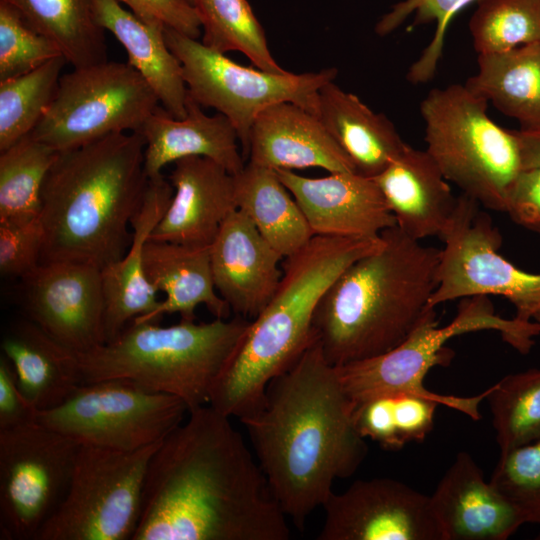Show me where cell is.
<instances>
[{
	"instance_id": "obj_1",
	"label": "cell",
	"mask_w": 540,
	"mask_h": 540,
	"mask_svg": "<svg viewBox=\"0 0 540 540\" xmlns=\"http://www.w3.org/2000/svg\"><path fill=\"white\" fill-rule=\"evenodd\" d=\"M153 453L132 540H288L287 516L229 416L188 412Z\"/></svg>"
},
{
	"instance_id": "obj_2",
	"label": "cell",
	"mask_w": 540,
	"mask_h": 540,
	"mask_svg": "<svg viewBox=\"0 0 540 540\" xmlns=\"http://www.w3.org/2000/svg\"><path fill=\"white\" fill-rule=\"evenodd\" d=\"M355 404L317 338L240 418L269 487L298 529L367 455Z\"/></svg>"
},
{
	"instance_id": "obj_3",
	"label": "cell",
	"mask_w": 540,
	"mask_h": 540,
	"mask_svg": "<svg viewBox=\"0 0 540 540\" xmlns=\"http://www.w3.org/2000/svg\"><path fill=\"white\" fill-rule=\"evenodd\" d=\"M144 149L141 133L121 132L59 152L42 189L40 264L102 270L124 256L149 179Z\"/></svg>"
},
{
	"instance_id": "obj_4",
	"label": "cell",
	"mask_w": 540,
	"mask_h": 540,
	"mask_svg": "<svg viewBox=\"0 0 540 540\" xmlns=\"http://www.w3.org/2000/svg\"><path fill=\"white\" fill-rule=\"evenodd\" d=\"M383 245L348 266L321 298L313 331L333 366L384 354L402 343L429 311L440 249L399 227Z\"/></svg>"
},
{
	"instance_id": "obj_5",
	"label": "cell",
	"mask_w": 540,
	"mask_h": 540,
	"mask_svg": "<svg viewBox=\"0 0 540 540\" xmlns=\"http://www.w3.org/2000/svg\"><path fill=\"white\" fill-rule=\"evenodd\" d=\"M383 245L376 238L314 236L285 258L273 297L251 320L209 400L221 413L239 419L261 401L269 381L289 368L316 336V308L337 277L353 262Z\"/></svg>"
},
{
	"instance_id": "obj_6",
	"label": "cell",
	"mask_w": 540,
	"mask_h": 540,
	"mask_svg": "<svg viewBox=\"0 0 540 540\" xmlns=\"http://www.w3.org/2000/svg\"><path fill=\"white\" fill-rule=\"evenodd\" d=\"M250 322L239 315L200 323L181 320L170 326L133 320L115 340L76 353L82 383L129 380L181 399L189 412L209 404Z\"/></svg>"
},
{
	"instance_id": "obj_7",
	"label": "cell",
	"mask_w": 540,
	"mask_h": 540,
	"mask_svg": "<svg viewBox=\"0 0 540 540\" xmlns=\"http://www.w3.org/2000/svg\"><path fill=\"white\" fill-rule=\"evenodd\" d=\"M483 330L499 332L502 339L521 354H528L535 343L534 337L540 335L536 321L503 318L496 314L489 296L477 295L463 298L447 325L439 326L435 309H432L411 334L390 351L335 367L355 406L377 396L413 394L479 420V406L489 388L472 397L444 395L428 390L424 378L434 366H445L451 360L453 353L445 347L450 339Z\"/></svg>"
},
{
	"instance_id": "obj_8",
	"label": "cell",
	"mask_w": 540,
	"mask_h": 540,
	"mask_svg": "<svg viewBox=\"0 0 540 540\" xmlns=\"http://www.w3.org/2000/svg\"><path fill=\"white\" fill-rule=\"evenodd\" d=\"M487 106L464 84L430 90L420 103L426 151L463 194L505 212L509 189L522 170L521 153L514 130L495 123Z\"/></svg>"
},
{
	"instance_id": "obj_9",
	"label": "cell",
	"mask_w": 540,
	"mask_h": 540,
	"mask_svg": "<svg viewBox=\"0 0 540 540\" xmlns=\"http://www.w3.org/2000/svg\"><path fill=\"white\" fill-rule=\"evenodd\" d=\"M168 47L183 70L188 95L202 107L226 116L236 130L242 155L248 156L250 132L257 115L280 102L295 103L317 116L319 90L338 70L273 73L235 63L197 39L164 28Z\"/></svg>"
},
{
	"instance_id": "obj_10",
	"label": "cell",
	"mask_w": 540,
	"mask_h": 540,
	"mask_svg": "<svg viewBox=\"0 0 540 540\" xmlns=\"http://www.w3.org/2000/svg\"><path fill=\"white\" fill-rule=\"evenodd\" d=\"M159 444L135 451L80 445L68 492L37 540H132Z\"/></svg>"
},
{
	"instance_id": "obj_11",
	"label": "cell",
	"mask_w": 540,
	"mask_h": 540,
	"mask_svg": "<svg viewBox=\"0 0 540 540\" xmlns=\"http://www.w3.org/2000/svg\"><path fill=\"white\" fill-rule=\"evenodd\" d=\"M157 106V96L132 66L107 60L62 75L29 135L63 152L110 134L138 132Z\"/></svg>"
},
{
	"instance_id": "obj_12",
	"label": "cell",
	"mask_w": 540,
	"mask_h": 540,
	"mask_svg": "<svg viewBox=\"0 0 540 540\" xmlns=\"http://www.w3.org/2000/svg\"><path fill=\"white\" fill-rule=\"evenodd\" d=\"M186 413L175 396L105 379L80 384L59 406L38 411L36 421L80 445L135 451L161 442Z\"/></svg>"
},
{
	"instance_id": "obj_13",
	"label": "cell",
	"mask_w": 540,
	"mask_h": 540,
	"mask_svg": "<svg viewBox=\"0 0 540 540\" xmlns=\"http://www.w3.org/2000/svg\"><path fill=\"white\" fill-rule=\"evenodd\" d=\"M80 444L39 422L0 430V539L37 540L62 504Z\"/></svg>"
},
{
	"instance_id": "obj_14",
	"label": "cell",
	"mask_w": 540,
	"mask_h": 540,
	"mask_svg": "<svg viewBox=\"0 0 540 540\" xmlns=\"http://www.w3.org/2000/svg\"><path fill=\"white\" fill-rule=\"evenodd\" d=\"M482 206L466 194L457 197L453 216L439 238L438 285L430 307L477 295H497L515 307V318L533 321L540 313V273L517 268L498 250L502 236Z\"/></svg>"
},
{
	"instance_id": "obj_15",
	"label": "cell",
	"mask_w": 540,
	"mask_h": 540,
	"mask_svg": "<svg viewBox=\"0 0 540 540\" xmlns=\"http://www.w3.org/2000/svg\"><path fill=\"white\" fill-rule=\"evenodd\" d=\"M322 508L318 540H442L430 496L394 479L355 481Z\"/></svg>"
},
{
	"instance_id": "obj_16",
	"label": "cell",
	"mask_w": 540,
	"mask_h": 540,
	"mask_svg": "<svg viewBox=\"0 0 540 540\" xmlns=\"http://www.w3.org/2000/svg\"><path fill=\"white\" fill-rule=\"evenodd\" d=\"M27 319L75 353L106 343L101 270L77 262L40 264L21 279Z\"/></svg>"
},
{
	"instance_id": "obj_17",
	"label": "cell",
	"mask_w": 540,
	"mask_h": 540,
	"mask_svg": "<svg viewBox=\"0 0 540 540\" xmlns=\"http://www.w3.org/2000/svg\"><path fill=\"white\" fill-rule=\"evenodd\" d=\"M301 208L314 236L376 238L396 220L373 178L335 172L310 178L275 170Z\"/></svg>"
},
{
	"instance_id": "obj_18",
	"label": "cell",
	"mask_w": 540,
	"mask_h": 540,
	"mask_svg": "<svg viewBox=\"0 0 540 540\" xmlns=\"http://www.w3.org/2000/svg\"><path fill=\"white\" fill-rule=\"evenodd\" d=\"M284 259L240 210L223 222L210 246L215 288L230 310L253 320L277 290Z\"/></svg>"
},
{
	"instance_id": "obj_19",
	"label": "cell",
	"mask_w": 540,
	"mask_h": 540,
	"mask_svg": "<svg viewBox=\"0 0 540 540\" xmlns=\"http://www.w3.org/2000/svg\"><path fill=\"white\" fill-rule=\"evenodd\" d=\"M168 180L173 196L149 239L210 247L237 209L234 175L212 159L190 156L174 162Z\"/></svg>"
},
{
	"instance_id": "obj_20",
	"label": "cell",
	"mask_w": 540,
	"mask_h": 540,
	"mask_svg": "<svg viewBox=\"0 0 540 540\" xmlns=\"http://www.w3.org/2000/svg\"><path fill=\"white\" fill-rule=\"evenodd\" d=\"M442 540H506L525 516L491 483L466 452L457 454L430 496Z\"/></svg>"
},
{
	"instance_id": "obj_21",
	"label": "cell",
	"mask_w": 540,
	"mask_h": 540,
	"mask_svg": "<svg viewBox=\"0 0 540 540\" xmlns=\"http://www.w3.org/2000/svg\"><path fill=\"white\" fill-rule=\"evenodd\" d=\"M248 157L249 162L274 170L318 167L329 173L355 172L318 116L291 102L273 104L257 115Z\"/></svg>"
},
{
	"instance_id": "obj_22",
	"label": "cell",
	"mask_w": 540,
	"mask_h": 540,
	"mask_svg": "<svg viewBox=\"0 0 540 540\" xmlns=\"http://www.w3.org/2000/svg\"><path fill=\"white\" fill-rule=\"evenodd\" d=\"M174 189L163 174L148 179L142 203L131 220L132 240L124 256L101 270L105 298L106 343L135 318L159 304L158 291L144 271V247L165 214Z\"/></svg>"
},
{
	"instance_id": "obj_23",
	"label": "cell",
	"mask_w": 540,
	"mask_h": 540,
	"mask_svg": "<svg viewBox=\"0 0 540 540\" xmlns=\"http://www.w3.org/2000/svg\"><path fill=\"white\" fill-rule=\"evenodd\" d=\"M373 179L397 227L419 241L441 237L453 216L457 197L426 150L406 144Z\"/></svg>"
},
{
	"instance_id": "obj_24",
	"label": "cell",
	"mask_w": 540,
	"mask_h": 540,
	"mask_svg": "<svg viewBox=\"0 0 540 540\" xmlns=\"http://www.w3.org/2000/svg\"><path fill=\"white\" fill-rule=\"evenodd\" d=\"M138 132L145 141L144 170L148 178L161 174L167 164L190 156L212 159L233 175L245 166L229 119L221 113L206 115L189 95L183 118H175L157 106Z\"/></svg>"
},
{
	"instance_id": "obj_25",
	"label": "cell",
	"mask_w": 540,
	"mask_h": 540,
	"mask_svg": "<svg viewBox=\"0 0 540 540\" xmlns=\"http://www.w3.org/2000/svg\"><path fill=\"white\" fill-rule=\"evenodd\" d=\"M148 281L166 298L150 313L134 321H158L177 313L181 320H195V309L204 305L215 317L227 319L230 307L218 294L213 280L210 247H191L149 239L144 247Z\"/></svg>"
},
{
	"instance_id": "obj_26",
	"label": "cell",
	"mask_w": 540,
	"mask_h": 540,
	"mask_svg": "<svg viewBox=\"0 0 540 540\" xmlns=\"http://www.w3.org/2000/svg\"><path fill=\"white\" fill-rule=\"evenodd\" d=\"M94 20L111 32L128 54V64L147 82L173 117L186 115L188 97L180 61L167 45L164 25L147 24L118 0H92Z\"/></svg>"
},
{
	"instance_id": "obj_27",
	"label": "cell",
	"mask_w": 540,
	"mask_h": 540,
	"mask_svg": "<svg viewBox=\"0 0 540 540\" xmlns=\"http://www.w3.org/2000/svg\"><path fill=\"white\" fill-rule=\"evenodd\" d=\"M1 349L21 392L38 411L59 406L82 384L76 353L27 318L10 325Z\"/></svg>"
},
{
	"instance_id": "obj_28",
	"label": "cell",
	"mask_w": 540,
	"mask_h": 540,
	"mask_svg": "<svg viewBox=\"0 0 540 540\" xmlns=\"http://www.w3.org/2000/svg\"><path fill=\"white\" fill-rule=\"evenodd\" d=\"M318 118L352 162L369 178L380 174L406 144L393 123L331 81L318 94Z\"/></svg>"
},
{
	"instance_id": "obj_29",
	"label": "cell",
	"mask_w": 540,
	"mask_h": 540,
	"mask_svg": "<svg viewBox=\"0 0 540 540\" xmlns=\"http://www.w3.org/2000/svg\"><path fill=\"white\" fill-rule=\"evenodd\" d=\"M234 179L237 209L284 259L314 237L301 208L274 169L248 162Z\"/></svg>"
},
{
	"instance_id": "obj_30",
	"label": "cell",
	"mask_w": 540,
	"mask_h": 540,
	"mask_svg": "<svg viewBox=\"0 0 540 540\" xmlns=\"http://www.w3.org/2000/svg\"><path fill=\"white\" fill-rule=\"evenodd\" d=\"M478 70L464 84L517 120L521 129L540 127V43L478 54Z\"/></svg>"
},
{
	"instance_id": "obj_31",
	"label": "cell",
	"mask_w": 540,
	"mask_h": 540,
	"mask_svg": "<svg viewBox=\"0 0 540 540\" xmlns=\"http://www.w3.org/2000/svg\"><path fill=\"white\" fill-rule=\"evenodd\" d=\"M37 32L50 39L74 68L108 60L104 29L92 0H4Z\"/></svg>"
},
{
	"instance_id": "obj_32",
	"label": "cell",
	"mask_w": 540,
	"mask_h": 540,
	"mask_svg": "<svg viewBox=\"0 0 540 540\" xmlns=\"http://www.w3.org/2000/svg\"><path fill=\"white\" fill-rule=\"evenodd\" d=\"M58 154L30 135L0 152V223L40 216L43 185Z\"/></svg>"
},
{
	"instance_id": "obj_33",
	"label": "cell",
	"mask_w": 540,
	"mask_h": 540,
	"mask_svg": "<svg viewBox=\"0 0 540 540\" xmlns=\"http://www.w3.org/2000/svg\"><path fill=\"white\" fill-rule=\"evenodd\" d=\"M202 43L227 53L238 51L261 70L286 72L271 55L263 27L247 0H196Z\"/></svg>"
},
{
	"instance_id": "obj_34",
	"label": "cell",
	"mask_w": 540,
	"mask_h": 540,
	"mask_svg": "<svg viewBox=\"0 0 540 540\" xmlns=\"http://www.w3.org/2000/svg\"><path fill=\"white\" fill-rule=\"evenodd\" d=\"M66 63L58 56L28 73L0 81V152L29 135L39 123Z\"/></svg>"
},
{
	"instance_id": "obj_35",
	"label": "cell",
	"mask_w": 540,
	"mask_h": 540,
	"mask_svg": "<svg viewBox=\"0 0 540 540\" xmlns=\"http://www.w3.org/2000/svg\"><path fill=\"white\" fill-rule=\"evenodd\" d=\"M486 399L501 452L540 438V369L505 376Z\"/></svg>"
},
{
	"instance_id": "obj_36",
	"label": "cell",
	"mask_w": 540,
	"mask_h": 540,
	"mask_svg": "<svg viewBox=\"0 0 540 540\" xmlns=\"http://www.w3.org/2000/svg\"><path fill=\"white\" fill-rule=\"evenodd\" d=\"M469 30L478 54L540 43V0H479Z\"/></svg>"
},
{
	"instance_id": "obj_37",
	"label": "cell",
	"mask_w": 540,
	"mask_h": 540,
	"mask_svg": "<svg viewBox=\"0 0 540 540\" xmlns=\"http://www.w3.org/2000/svg\"><path fill=\"white\" fill-rule=\"evenodd\" d=\"M473 1L479 0H401L394 4L375 25V33L384 37L413 15L412 26L434 22L435 32L419 58L410 66L406 79L412 84L431 80L441 59L445 34L453 16Z\"/></svg>"
},
{
	"instance_id": "obj_38",
	"label": "cell",
	"mask_w": 540,
	"mask_h": 540,
	"mask_svg": "<svg viewBox=\"0 0 540 540\" xmlns=\"http://www.w3.org/2000/svg\"><path fill=\"white\" fill-rule=\"evenodd\" d=\"M58 56L63 55L50 39L0 0V81L28 73Z\"/></svg>"
},
{
	"instance_id": "obj_39",
	"label": "cell",
	"mask_w": 540,
	"mask_h": 540,
	"mask_svg": "<svg viewBox=\"0 0 540 540\" xmlns=\"http://www.w3.org/2000/svg\"><path fill=\"white\" fill-rule=\"evenodd\" d=\"M490 483L527 523H540V438L501 452Z\"/></svg>"
},
{
	"instance_id": "obj_40",
	"label": "cell",
	"mask_w": 540,
	"mask_h": 540,
	"mask_svg": "<svg viewBox=\"0 0 540 540\" xmlns=\"http://www.w3.org/2000/svg\"><path fill=\"white\" fill-rule=\"evenodd\" d=\"M43 246L40 216L20 223H0V272L23 279L39 265Z\"/></svg>"
},
{
	"instance_id": "obj_41",
	"label": "cell",
	"mask_w": 540,
	"mask_h": 540,
	"mask_svg": "<svg viewBox=\"0 0 540 540\" xmlns=\"http://www.w3.org/2000/svg\"><path fill=\"white\" fill-rule=\"evenodd\" d=\"M118 1L147 24L164 25L194 39L201 35V22L195 7L182 0Z\"/></svg>"
},
{
	"instance_id": "obj_42",
	"label": "cell",
	"mask_w": 540,
	"mask_h": 540,
	"mask_svg": "<svg viewBox=\"0 0 540 540\" xmlns=\"http://www.w3.org/2000/svg\"><path fill=\"white\" fill-rule=\"evenodd\" d=\"M354 422L363 438H369L388 450L403 446L399 440L393 415L391 395L377 396L355 406Z\"/></svg>"
},
{
	"instance_id": "obj_43",
	"label": "cell",
	"mask_w": 540,
	"mask_h": 540,
	"mask_svg": "<svg viewBox=\"0 0 540 540\" xmlns=\"http://www.w3.org/2000/svg\"><path fill=\"white\" fill-rule=\"evenodd\" d=\"M392 398L394 422L402 446L423 441L433 429L434 413L439 404L413 394H396Z\"/></svg>"
},
{
	"instance_id": "obj_44",
	"label": "cell",
	"mask_w": 540,
	"mask_h": 540,
	"mask_svg": "<svg viewBox=\"0 0 540 540\" xmlns=\"http://www.w3.org/2000/svg\"><path fill=\"white\" fill-rule=\"evenodd\" d=\"M504 213L517 225L540 235V168L519 172L509 189Z\"/></svg>"
},
{
	"instance_id": "obj_45",
	"label": "cell",
	"mask_w": 540,
	"mask_h": 540,
	"mask_svg": "<svg viewBox=\"0 0 540 540\" xmlns=\"http://www.w3.org/2000/svg\"><path fill=\"white\" fill-rule=\"evenodd\" d=\"M38 410L21 392L10 361L0 358V430L36 422Z\"/></svg>"
},
{
	"instance_id": "obj_46",
	"label": "cell",
	"mask_w": 540,
	"mask_h": 540,
	"mask_svg": "<svg viewBox=\"0 0 540 540\" xmlns=\"http://www.w3.org/2000/svg\"><path fill=\"white\" fill-rule=\"evenodd\" d=\"M514 132L519 143L522 169L540 168V127Z\"/></svg>"
},
{
	"instance_id": "obj_47",
	"label": "cell",
	"mask_w": 540,
	"mask_h": 540,
	"mask_svg": "<svg viewBox=\"0 0 540 540\" xmlns=\"http://www.w3.org/2000/svg\"><path fill=\"white\" fill-rule=\"evenodd\" d=\"M182 1H184L185 3H187V4H189V5L193 6V7L195 6V3H196V0H182Z\"/></svg>"
},
{
	"instance_id": "obj_48",
	"label": "cell",
	"mask_w": 540,
	"mask_h": 540,
	"mask_svg": "<svg viewBox=\"0 0 540 540\" xmlns=\"http://www.w3.org/2000/svg\"><path fill=\"white\" fill-rule=\"evenodd\" d=\"M533 320L536 321V322L539 324V326H540V313L537 314V315L534 317Z\"/></svg>"
}]
</instances>
